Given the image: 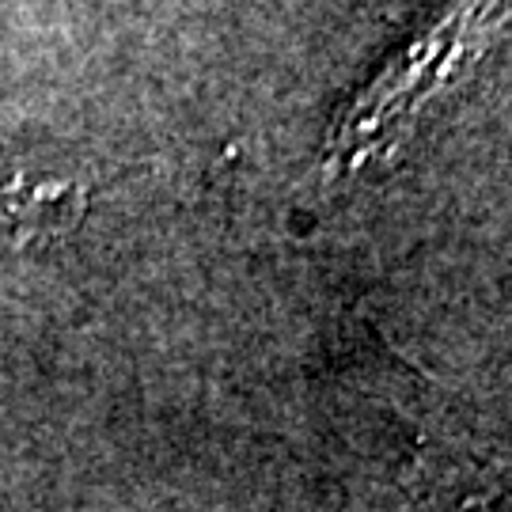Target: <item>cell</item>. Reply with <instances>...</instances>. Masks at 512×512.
Wrapping results in <instances>:
<instances>
[{"label": "cell", "mask_w": 512, "mask_h": 512, "mask_svg": "<svg viewBox=\"0 0 512 512\" xmlns=\"http://www.w3.org/2000/svg\"><path fill=\"white\" fill-rule=\"evenodd\" d=\"M512 23V0H467L452 16H444L429 35L414 42L372 88H368L349 118L334 133V156L349 164L365 160L368 152L384 148L399 137L421 110L429 107L444 88H452L459 76L486 54Z\"/></svg>", "instance_id": "1"}]
</instances>
